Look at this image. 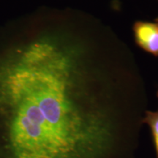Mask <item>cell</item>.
Returning a JSON list of instances; mask_svg holds the SVG:
<instances>
[{"label": "cell", "instance_id": "1", "mask_svg": "<svg viewBox=\"0 0 158 158\" xmlns=\"http://www.w3.org/2000/svg\"><path fill=\"white\" fill-rule=\"evenodd\" d=\"M147 106L135 55L111 27L47 33L0 59V158H135Z\"/></svg>", "mask_w": 158, "mask_h": 158}, {"label": "cell", "instance_id": "2", "mask_svg": "<svg viewBox=\"0 0 158 158\" xmlns=\"http://www.w3.org/2000/svg\"><path fill=\"white\" fill-rule=\"evenodd\" d=\"M133 32L136 45L158 58V22L135 21L133 25Z\"/></svg>", "mask_w": 158, "mask_h": 158}, {"label": "cell", "instance_id": "3", "mask_svg": "<svg viewBox=\"0 0 158 158\" xmlns=\"http://www.w3.org/2000/svg\"><path fill=\"white\" fill-rule=\"evenodd\" d=\"M142 123L149 126L155 150L156 158H158V108L155 111L146 110L142 119Z\"/></svg>", "mask_w": 158, "mask_h": 158}, {"label": "cell", "instance_id": "4", "mask_svg": "<svg viewBox=\"0 0 158 158\" xmlns=\"http://www.w3.org/2000/svg\"><path fill=\"white\" fill-rule=\"evenodd\" d=\"M155 21H157V22H158V16H157V18H156V19H155Z\"/></svg>", "mask_w": 158, "mask_h": 158}, {"label": "cell", "instance_id": "5", "mask_svg": "<svg viewBox=\"0 0 158 158\" xmlns=\"http://www.w3.org/2000/svg\"><path fill=\"white\" fill-rule=\"evenodd\" d=\"M157 98H158V92H157Z\"/></svg>", "mask_w": 158, "mask_h": 158}, {"label": "cell", "instance_id": "6", "mask_svg": "<svg viewBox=\"0 0 158 158\" xmlns=\"http://www.w3.org/2000/svg\"><path fill=\"white\" fill-rule=\"evenodd\" d=\"M157 1H158V0H157Z\"/></svg>", "mask_w": 158, "mask_h": 158}]
</instances>
